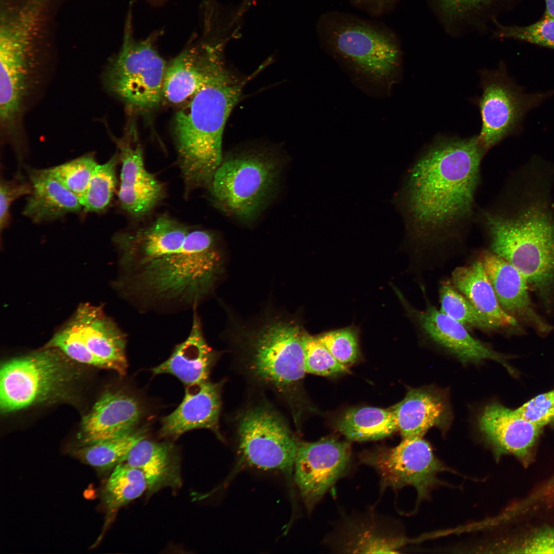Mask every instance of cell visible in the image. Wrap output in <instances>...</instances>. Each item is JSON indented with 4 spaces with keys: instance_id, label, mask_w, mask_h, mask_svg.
Instances as JSON below:
<instances>
[{
    "instance_id": "cell-1",
    "label": "cell",
    "mask_w": 554,
    "mask_h": 554,
    "mask_svg": "<svg viewBox=\"0 0 554 554\" xmlns=\"http://www.w3.org/2000/svg\"><path fill=\"white\" fill-rule=\"evenodd\" d=\"M487 151L478 136L438 137L409 169L393 202L405 221L407 244L414 259L458 239L471 217Z\"/></svg>"
},
{
    "instance_id": "cell-2",
    "label": "cell",
    "mask_w": 554,
    "mask_h": 554,
    "mask_svg": "<svg viewBox=\"0 0 554 554\" xmlns=\"http://www.w3.org/2000/svg\"><path fill=\"white\" fill-rule=\"evenodd\" d=\"M502 207L483 214L491 252L525 277L540 298L554 290V206L551 168L533 159L516 173Z\"/></svg>"
},
{
    "instance_id": "cell-3",
    "label": "cell",
    "mask_w": 554,
    "mask_h": 554,
    "mask_svg": "<svg viewBox=\"0 0 554 554\" xmlns=\"http://www.w3.org/2000/svg\"><path fill=\"white\" fill-rule=\"evenodd\" d=\"M224 259L210 232L189 231L177 251L121 270L114 287L141 311L176 312L196 309L213 291Z\"/></svg>"
},
{
    "instance_id": "cell-4",
    "label": "cell",
    "mask_w": 554,
    "mask_h": 554,
    "mask_svg": "<svg viewBox=\"0 0 554 554\" xmlns=\"http://www.w3.org/2000/svg\"><path fill=\"white\" fill-rule=\"evenodd\" d=\"M243 84L220 65L207 83L179 110L173 135L186 189L209 186L223 160L222 136Z\"/></svg>"
},
{
    "instance_id": "cell-5",
    "label": "cell",
    "mask_w": 554,
    "mask_h": 554,
    "mask_svg": "<svg viewBox=\"0 0 554 554\" xmlns=\"http://www.w3.org/2000/svg\"><path fill=\"white\" fill-rule=\"evenodd\" d=\"M304 329L291 317L269 315L241 329L237 344L242 364L251 379L270 388L300 412V387L306 372L302 336Z\"/></svg>"
},
{
    "instance_id": "cell-6",
    "label": "cell",
    "mask_w": 554,
    "mask_h": 554,
    "mask_svg": "<svg viewBox=\"0 0 554 554\" xmlns=\"http://www.w3.org/2000/svg\"><path fill=\"white\" fill-rule=\"evenodd\" d=\"M318 30L325 49L358 74L380 82L397 71L401 55L398 39L385 25L333 11L321 16Z\"/></svg>"
},
{
    "instance_id": "cell-7",
    "label": "cell",
    "mask_w": 554,
    "mask_h": 554,
    "mask_svg": "<svg viewBox=\"0 0 554 554\" xmlns=\"http://www.w3.org/2000/svg\"><path fill=\"white\" fill-rule=\"evenodd\" d=\"M71 361L58 349L45 347L5 362L0 371L1 412L66 398L79 375Z\"/></svg>"
},
{
    "instance_id": "cell-8",
    "label": "cell",
    "mask_w": 554,
    "mask_h": 554,
    "mask_svg": "<svg viewBox=\"0 0 554 554\" xmlns=\"http://www.w3.org/2000/svg\"><path fill=\"white\" fill-rule=\"evenodd\" d=\"M280 168L277 159L262 153L222 160L209 185L215 205L241 220H253L274 193Z\"/></svg>"
},
{
    "instance_id": "cell-9",
    "label": "cell",
    "mask_w": 554,
    "mask_h": 554,
    "mask_svg": "<svg viewBox=\"0 0 554 554\" xmlns=\"http://www.w3.org/2000/svg\"><path fill=\"white\" fill-rule=\"evenodd\" d=\"M118 54L104 75L106 87L130 107L147 111L163 100V87L168 64L149 38L135 41L128 19Z\"/></svg>"
},
{
    "instance_id": "cell-10",
    "label": "cell",
    "mask_w": 554,
    "mask_h": 554,
    "mask_svg": "<svg viewBox=\"0 0 554 554\" xmlns=\"http://www.w3.org/2000/svg\"><path fill=\"white\" fill-rule=\"evenodd\" d=\"M239 450L243 460L264 470L289 471L300 441L278 411L266 403L247 408L238 416Z\"/></svg>"
},
{
    "instance_id": "cell-11",
    "label": "cell",
    "mask_w": 554,
    "mask_h": 554,
    "mask_svg": "<svg viewBox=\"0 0 554 554\" xmlns=\"http://www.w3.org/2000/svg\"><path fill=\"white\" fill-rule=\"evenodd\" d=\"M482 93L478 99L482 120L478 138L487 151L505 137L519 131L523 120L551 93H528L509 77L504 66L481 73Z\"/></svg>"
},
{
    "instance_id": "cell-12",
    "label": "cell",
    "mask_w": 554,
    "mask_h": 554,
    "mask_svg": "<svg viewBox=\"0 0 554 554\" xmlns=\"http://www.w3.org/2000/svg\"><path fill=\"white\" fill-rule=\"evenodd\" d=\"M360 460L378 473L381 490L411 486L417 490L419 501L427 498L439 483L437 474L447 470L422 437L403 438L393 448L365 451Z\"/></svg>"
},
{
    "instance_id": "cell-13",
    "label": "cell",
    "mask_w": 554,
    "mask_h": 554,
    "mask_svg": "<svg viewBox=\"0 0 554 554\" xmlns=\"http://www.w3.org/2000/svg\"><path fill=\"white\" fill-rule=\"evenodd\" d=\"M392 287L407 316L422 338L463 364H477L487 360H493L502 364L509 372H513L505 355L473 337L465 327L438 310L426 296L425 308L418 309L408 302L397 287Z\"/></svg>"
},
{
    "instance_id": "cell-14",
    "label": "cell",
    "mask_w": 554,
    "mask_h": 554,
    "mask_svg": "<svg viewBox=\"0 0 554 554\" xmlns=\"http://www.w3.org/2000/svg\"><path fill=\"white\" fill-rule=\"evenodd\" d=\"M351 453L348 442L333 437L299 442L294 464L295 481L308 510L344 474Z\"/></svg>"
},
{
    "instance_id": "cell-15",
    "label": "cell",
    "mask_w": 554,
    "mask_h": 554,
    "mask_svg": "<svg viewBox=\"0 0 554 554\" xmlns=\"http://www.w3.org/2000/svg\"><path fill=\"white\" fill-rule=\"evenodd\" d=\"M114 139L122 164L118 192L121 206L134 217H143L164 197L163 186L145 167L134 124L130 123L122 137Z\"/></svg>"
},
{
    "instance_id": "cell-16",
    "label": "cell",
    "mask_w": 554,
    "mask_h": 554,
    "mask_svg": "<svg viewBox=\"0 0 554 554\" xmlns=\"http://www.w3.org/2000/svg\"><path fill=\"white\" fill-rule=\"evenodd\" d=\"M478 427L496 456L509 454L524 466L532 460L533 450L542 428L498 402L486 405L478 418Z\"/></svg>"
},
{
    "instance_id": "cell-17",
    "label": "cell",
    "mask_w": 554,
    "mask_h": 554,
    "mask_svg": "<svg viewBox=\"0 0 554 554\" xmlns=\"http://www.w3.org/2000/svg\"><path fill=\"white\" fill-rule=\"evenodd\" d=\"M189 231L185 226L164 214L147 226L116 234L113 241L119 251L120 270L143 265L177 251Z\"/></svg>"
},
{
    "instance_id": "cell-18",
    "label": "cell",
    "mask_w": 554,
    "mask_h": 554,
    "mask_svg": "<svg viewBox=\"0 0 554 554\" xmlns=\"http://www.w3.org/2000/svg\"><path fill=\"white\" fill-rule=\"evenodd\" d=\"M478 258L492 286L502 308L517 321L519 320L541 333L552 327L537 312L528 292V283L523 274L503 258L489 250H483Z\"/></svg>"
},
{
    "instance_id": "cell-19",
    "label": "cell",
    "mask_w": 554,
    "mask_h": 554,
    "mask_svg": "<svg viewBox=\"0 0 554 554\" xmlns=\"http://www.w3.org/2000/svg\"><path fill=\"white\" fill-rule=\"evenodd\" d=\"M223 382L203 383L187 386L177 407L162 420L160 434L177 439L187 431L208 429L222 439L219 430L221 393Z\"/></svg>"
},
{
    "instance_id": "cell-20",
    "label": "cell",
    "mask_w": 554,
    "mask_h": 554,
    "mask_svg": "<svg viewBox=\"0 0 554 554\" xmlns=\"http://www.w3.org/2000/svg\"><path fill=\"white\" fill-rule=\"evenodd\" d=\"M143 414L139 400L124 391H108L96 402L82 420V445L125 434L135 428Z\"/></svg>"
},
{
    "instance_id": "cell-21",
    "label": "cell",
    "mask_w": 554,
    "mask_h": 554,
    "mask_svg": "<svg viewBox=\"0 0 554 554\" xmlns=\"http://www.w3.org/2000/svg\"><path fill=\"white\" fill-rule=\"evenodd\" d=\"M71 321L88 348L107 369L121 375L126 374V335L101 308L82 305Z\"/></svg>"
},
{
    "instance_id": "cell-22",
    "label": "cell",
    "mask_w": 554,
    "mask_h": 554,
    "mask_svg": "<svg viewBox=\"0 0 554 554\" xmlns=\"http://www.w3.org/2000/svg\"><path fill=\"white\" fill-rule=\"evenodd\" d=\"M403 438L422 437L431 428L445 429L451 421L447 394L434 386L411 388L390 408Z\"/></svg>"
},
{
    "instance_id": "cell-23",
    "label": "cell",
    "mask_w": 554,
    "mask_h": 554,
    "mask_svg": "<svg viewBox=\"0 0 554 554\" xmlns=\"http://www.w3.org/2000/svg\"><path fill=\"white\" fill-rule=\"evenodd\" d=\"M220 65L217 53L210 46L183 50L167 65L163 100L177 104L190 99Z\"/></svg>"
},
{
    "instance_id": "cell-24",
    "label": "cell",
    "mask_w": 554,
    "mask_h": 554,
    "mask_svg": "<svg viewBox=\"0 0 554 554\" xmlns=\"http://www.w3.org/2000/svg\"><path fill=\"white\" fill-rule=\"evenodd\" d=\"M217 353L205 340L196 309L193 310L191 329L187 338L176 346L167 360L151 369L155 374H170L187 386L208 380Z\"/></svg>"
},
{
    "instance_id": "cell-25",
    "label": "cell",
    "mask_w": 554,
    "mask_h": 554,
    "mask_svg": "<svg viewBox=\"0 0 554 554\" xmlns=\"http://www.w3.org/2000/svg\"><path fill=\"white\" fill-rule=\"evenodd\" d=\"M180 458L171 443L144 439L130 451L124 462L140 469L148 484L150 496L162 488H178L182 484Z\"/></svg>"
},
{
    "instance_id": "cell-26",
    "label": "cell",
    "mask_w": 554,
    "mask_h": 554,
    "mask_svg": "<svg viewBox=\"0 0 554 554\" xmlns=\"http://www.w3.org/2000/svg\"><path fill=\"white\" fill-rule=\"evenodd\" d=\"M31 192L23 213L34 223L57 219L83 207L78 197L48 169L28 170Z\"/></svg>"
},
{
    "instance_id": "cell-27",
    "label": "cell",
    "mask_w": 554,
    "mask_h": 554,
    "mask_svg": "<svg viewBox=\"0 0 554 554\" xmlns=\"http://www.w3.org/2000/svg\"><path fill=\"white\" fill-rule=\"evenodd\" d=\"M450 282L497 330L518 326V321L501 307L479 258L456 268Z\"/></svg>"
},
{
    "instance_id": "cell-28",
    "label": "cell",
    "mask_w": 554,
    "mask_h": 554,
    "mask_svg": "<svg viewBox=\"0 0 554 554\" xmlns=\"http://www.w3.org/2000/svg\"><path fill=\"white\" fill-rule=\"evenodd\" d=\"M373 517L344 523L337 538V549L350 553H398L406 541Z\"/></svg>"
},
{
    "instance_id": "cell-29",
    "label": "cell",
    "mask_w": 554,
    "mask_h": 554,
    "mask_svg": "<svg viewBox=\"0 0 554 554\" xmlns=\"http://www.w3.org/2000/svg\"><path fill=\"white\" fill-rule=\"evenodd\" d=\"M337 428L348 440L360 442L382 439L398 430L390 408L373 407L349 409L338 421Z\"/></svg>"
},
{
    "instance_id": "cell-30",
    "label": "cell",
    "mask_w": 554,
    "mask_h": 554,
    "mask_svg": "<svg viewBox=\"0 0 554 554\" xmlns=\"http://www.w3.org/2000/svg\"><path fill=\"white\" fill-rule=\"evenodd\" d=\"M147 431L145 427L136 428L115 438L82 445L72 451V455L98 471L113 469L125 462L135 444L146 438Z\"/></svg>"
},
{
    "instance_id": "cell-31",
    "label": "cell",
    "mask_w": 554,
    "mask_h": 554,
    "mask_svg": "<svg viewBox=\"0 0 554 554\" xmlns=\"http://www.w3.org/2000/svg\"><path fill=\"white\" fill-rule=\"evenodd\" d=\"M143 473L138 468L123 462L115 467L102 490L103 502L109 514L140 497L147 490Z\"/></svg>"
},
{
    "instance_id": "cell-32",
    "label": "cell",
    "mask_w": 554,
    "mask_h": 554,
    "mask_svg": "<svg viewBox=\"0 0 554 554\" xmlns=\"http://www.w3.org/2000/svg\"><path fill=\"white\" fill-rule=\"evenodd\" d=\"M450 31L483 25L500 0H431Z\"/></svg>"
},
{
    "instance_id": "cell-33",
    "label": "cell",
    "mask_w": 554,
    "mask_h": 554,
    "mask_svg": "<svg viewBox=\"0 0 554 554\" xmlns=\"http://www.w3.org/2000/svg\"><path fill=\"white\" fill-rule=\"evenodd\" d=\"M439 300L440 310L467 329H477L484 332L497 331L496 328L452 285L450 281H443L441 284Z\"/></svg>"
},
{
    "instance_id": "cell-34",
    "label": "cell",
    "mask_w": 554,
    "mask_h": 554,
    "mask_svg": "<svg viewBox=\"0 0 554 554\" xmlns=\"http://www.w3.org/2000/svg\"><path fill=\"white\" fill-rule=\"evenodd\" d=\"M119 159L116 153L107 162L95 168L81 204L85 211L98 212L109 204L116 185V166Z\"/></svg>"
},
{
    "instance_id": "cell-35",
    "label": "cell",
    "mask_w": 554,
    "mask_h": 554,
    "mask_svg": "<svg viewBox=\"0 0 554 554\" xmlns=\"http://www.w3.org/2000/svg\"><path fill=\"white\" fill-rule=\"evenodd\" d=\"M97 165L94 156L87 154L49 169L66 188L78 197L81 203Z\"/></svg>"
},
{
    "instance_id": "cell-36",
    "label": "cell",
    "mask_w": 554,
    "mask_h": 554,
    "mask_svg": "<svg viewBox=\"0 0 554 554\" xmlns=\"http://www.w3.org/2000/svg\"><path fill=\"white\" fill-rule=\"evenodd\" d=\"M493 36L513 38L554 49V18L544 15L537 22L525 26H504L494 18Z\"/></svg>"
},
{
    "instance_id": "cell-37",
    "label": "cell",
    "mask_w": 554,
    "mask_h": 554,
    "mask_svg": "<svg viewBox=\"0 0 554 554\" xmlns=\"http://www.w3.org/2000/svg\"><path fill=\"white\" fill-rule=\"evenodd\" d=\"M302 341L306 373L328 376L348 371V367L339 362L316 335L304 330Z\"/></svg>"
},
{
    "instance_id": "cell-38",
    "label": "cell",
    "mask_w": 554,
    "mask_h": 554,
    "mask_svg": "<svg viewBox=\"0 0 554 554\" xmlns=\"http://www.w3.org/2000/svg\"><path fill=\"white\" fill-rule=\"evenodd\" d=\"M45 347L58 349L73 361L107 369L106 364L88 348L72 321L56 332Z\"/></svg>"
},
{
    "instance_id": "cell-39",
    "label": "cell",
    "mask_w": 554,
    "mask_h": 554,
    "mask_svg": "<svg viewBox=\"0 0 554 554\" xmlns=\"http://www.w3.org/2000/svg\"><path fill=\"white\" fill-rule=\"evenodd\" d=\"M359 328L350 325L326 331L316 336L339 362L348 366L355 362L359 357Z\"/></svg>"
},
{
    "instance_id": "cell-40",
    "label": "cell",
    "mask_w": 554,
    "mask_h": 554,
    "mask_svg": "<svg viewBox=\"0 0 554 554\" xmlns=\"http://www.w3.org/2000/svg\"><path fill=\"white\" fill-rule=\"evenodd\" d=\"M516 410L523 418L542 428L554 424V389L538 395Z\"/></svg>"
},
{
    "instance_id": "cell-41",
    "label": "cell",
    "mask_w": 554,
    "mask_h": 554,
    "mask_svg": "<svg viewBox=\"0 0 554 554\" xmlns=\"http://www.w3.org/2000/svg\"><path fill=\"white\" fill-rule=\"evenodd\" d=\"M31 192L30 183L24 180L21 174H17L11 181L1 180L0 185V227L2 230L6 226L10 207L17 199Z\"/></svg>"
},
{
    "instance_id": "cell-42",
    "label": "cell",
    "mask_w": 554,
    "mask_h": 554,
    "mask_svg": "<svg viewBox=\"0 0 554 554\" xmlns=\"http://www.w3.org/2000/svg\"><path fill=\"white\" fill-rule=\"evenodd\" d=\"M512 550L518 553H554V528L538 531Z\"/></svg>"
},
{
    "instance_id": "cell-43",
    "label": "cell",
    "mask_w": 554,
    "mask_h": 554,
    "mask_svg": "<svg viewBox=\"0 0 554 554\" xmlns=\"http://www.w3.org/2000/svg\"><path fill=\"white\" fill-rule=\"evenodd\" d=\"M353 5L374 16L389 12L397 0H350Z\"/></svg>"
},
{
    "instance_id": "cell-44",
    "label": "cell",
    "mask_w": 554,
    "mask_h": 554,
    "mask_svg": "<svg viewBox=\"0 0 554 554\" xmlns=\"http://www.w3.org/2000/svg\"><path fill=\"white\" fill-rule=\"evenodd\" d=\"M545 4V15L554 18V0H544Z\"/></svg>"
}]
</instances>
